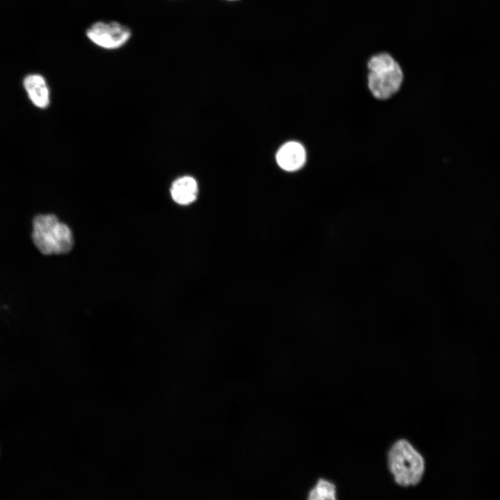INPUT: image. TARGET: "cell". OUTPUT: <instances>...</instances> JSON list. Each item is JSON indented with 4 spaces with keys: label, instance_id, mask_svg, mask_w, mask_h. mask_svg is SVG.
<instances>
[{
    "label": "cell",
    "instance_id": "ba28073f",
    "mask_svg": "<svg viewBox=\"0 0 500 500\" xmlns=\"http://www.w3.org/2000/svg\"><path fill=\"white\" fill-rule=\"evenodd\" d=\"M307 500H337L335 485L324 478H319L310 490Z\"/></svg>",
    "mask_w": 500,
    "mask_h": 500
},
{
    "label": "cell",
    "instance_id": "3957f363",
    "mask_svg": "<svg viewBox=\"0 0 500 500\" xmlns=\"http://www.w3.org/2000/svg\"><path fill=\"white\" fill-rule=\"evenodd\" d=\"M367 68L368 88L374 97L386 99L399 90L403 81V72L390 54L381 53L372 56Z\"/></svg>",
    "mask_w": 500,
    "mask_h": 500
},
{
    "label": "cell",
    "instance_id": "8992f818",
    "mask_svg": "<svg viewBox=\"0 0 500 500\" xmlns=\"http://www.w3.org/2000/svg\"><path fill=\"white\" fill-rule=\"evenodd\" d=\"M24 86L33 103L40 108H46L50 103V92L44 78L40 74H31L24 80Z\"/></svg>",
    "mask_w": 500,
    "mask_h": 500
},
{
    "label": "cell",
    "instance_id": "6da1fadb",
    "mask_svg": "<svg viewBox=\"0 0 500 500\" xmlns=\"http://www.w3.org/2000/svg\"><path fill=\"white\" fill-rule=\"evenodd\" d=\"M387 462L394 482L400 486H416L424 476V458L406 439H399L391 445Z\"/></svg>",
    "mask_w": 500,
    "mask_h": 500
},
{
    "label": "cell",
    "instance_id": "5b68a950",
    "mask_svg": "<svg viewBox=\"0 0 500 500\" xmlns=\"http://www.w3.org/2000/svg\"><path fill=\"white\" fill-rule=\"evenodd\" d=\"M276 158L278 165L283 169L289 172L296 171L305 164L306 150L300 143L290 141L278 149Z\"/></svg>",
    "mask_w": 500,
    "mask_h": 500
},
{
    "label": "cell",
    "instance_id": "7a4b0ae2",
    "mask_svg": "<svg viewBox=\"0 0 500 500\" xmlns=\"http://www.w3.org/2000/svg\"><path fill=\"white\" fill-rule=\"evenodd\" d=\"M33 241L44 255L65 253L73 246L70 228L51 214H41L33 221Z\"/></svg>",
    "mask_w": 500,
    "mask_h": 500
},
{
    "label": "cell",
    "instance_id": "277c9868",
    "mask_svg": "<svg viewBox=\"0 0 500 500\" xmlns=\"http://www.w3.org/2000/svg\"><path fill=\"white\" fill-rule=\"evenodd\" d=\"M88 39L96 46L107 50H115L124 46L132 35L126 24L113 20H99L85 30Z\"/></svg>",
    "mask_w": 500,
    "mask_h": 500
},
{
    "label": "cell",
    "instance_id": "52a82bcc",
    "mask_svg": "<svg viewBox=\"0 0 500 500\" xmlns=\"http://www.w3.org/2000/svg\"><path fill=\"white\" fill-rule=\"evenodd\" d=\"M198 193L196 180L191 176H184L176 179L170 188L173 200L180 205H188L195 201Z\"/></svg>",
    "mask_w": 500,
    "mask_h": 500
}]
</instances>
